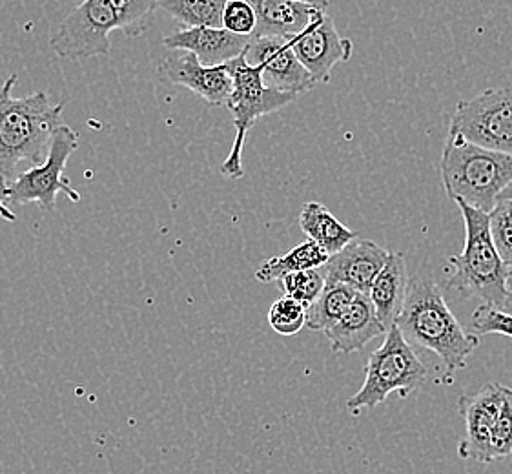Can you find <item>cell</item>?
<instances>
[{"label": "cell", "mask_w": 512, "mask_h": 474, "mask_svg": "<svg viewBox=\"0 0 512 474\" xmlns=\"http://www.w3.org/2000/svg\"><path fill=\"white\" fill-rule=\"evenodd\" d=\"M277 287L283 290L285 296L296 298L310 305L321 296V292L327 287V278L319 268H308V270H299L292 272L281 279H277Z\"/></svg>", "instance_id": "cb8c5ba5"}, {"label": "cell", "mask_w": 512, "mask_h": 474, "mask_svg": "<svg viewBox=\"0 0 512 474\" xmlns=\"http://www.w3.org/2000/svg\"><path fill=\"white\" fill-rule=\"evenodd\" d=\"M113 30H119V19L108 0H82L55 30L50 48L68 61L101 57L110 53Z\"/></svg>", "instance_id": "9c48e42d"}, {"label": "cell", "mask_w": 512, "mask_h": 474, "mask_svg": "<svg viewBox=\"0 0 512 474\" xmlns=\"http://www.w3.org/2000/svg\"><path fill=\"white\" fill-rule=\"evenodd\" d=\"M228 0H161L159 6L181 28L214 26L223 28V13Z\"/></svg>", "instance_id": "7402d4cb"}, {"label": "cell", "mask_w": 512, "mask_h": 474, "mask_svg": "<svg viewBox=\"0 0 512 474\" xmlns=\"http://www.w3.org/2000/svg\"><path fill=\"white\" fill-rule=\"evenodd\" d=\"M389 254V250L379 247L378 243L356 237L347 247L328 259L325 265L327 285L343 283L356 292L370 294V289L379 272L385 267Z\"/></svg>", "instance_id": "5bb4252c"}, {"label": "cell", "mask_w": 512, "mask_h": 474, "mask_svg": "<svg viewBox=\"0 0 512 474\" xmlns=\"http://www.w3.org/2000/svg\"><path fill=\"white\" fill-rule=\"evenodd\" d=\"M268 323L281 336H294L307 323V305L299 299L283 296L268 310Z\"/></svg>", "instance_id": "d4e9b609"}, {"label": "cell", "mask_w": 512, "mask_h": 474, "mask_svg": "<svg viewBox=\"0 0 512 474\" xmlns=\"http://www.w3.org/2000/svg\"><path fill=\"white\" fill-rule=\"evenodd\" d=\"M356 296L358 292L349 285H343V283L327 285L321 292V296L308 305L305 327L314 332H325L330 327H334L349 310Z\"/></svg>", "instance_id": "44dd1931"}, {"label": "cell", "mask_w": 512, "mask_h": 474, "mask_svg": "<svg viewBox=\"0 0 512 474\" xmlns=\"http://www.w3.org/2000/svg\"><path fill=\"white\" fill-rule=\"evenodd\" d=\"M0 219H4L8 223L17 221L15 212H11L8 208V186L6 185H0Z\"/></svg>", "instance_id": "f546056e"}, {"label": "cell", "mask_w": 512, "mask_h": 474, "mask_svg": "<svg viewBox=\"0 0 512 474\" xmlns=\"http://www.w3.org/2000/svg\"><path fill=\"white\" fill-rule=\"evenodd\" d=\"M299 227L307 234L308 239L318 243L327 254L334 256L339 250L354 241L358 234L345 227L338 217L334 216L321 203H307L299 214Z\"/></svg>", "instance_id": "d6986e66"}, {"label": "cell", "mask_w": 512, "mask_h": 474, "mask_svg": "<svg viewBox=\"0 0 512 474\" xmlns=\"http://www.w3.org/2000/svg\"><path fill=\"white\" fill-rule=\"evenodd\" d=\"M507 387L500 383H487L482 391L471 398L460 400V413L465 420L467 436L460 444L461 458H471L480 464L494 462L492 456V429L502 409Z\"/></svg>", "instance_id": "7c38bea8"}, {"label": "cell", "mask_w": 512, "mask_h": 474, "mask_svg": "<svg viewBox=\"0 0 512 474\" xmlns=\"http://www.w3.org/2000/svg\"><path fill=\"white\" fill-rule=\"evenodd\" d=\"M250 42V35H237L225 28L214 26L181 28L163 39L166 48L195 53L205 66H219L236 59L246 52Z\"/></svg>", "instance_id": "9a60e30c"}, {"label": "cell", "mask_w": 512, "mask_h": 474, "mask_svg": "<svg viewBox=\"0 0 512 474\" xmlns=\"http://www.w3.org/2000/svg\"><path fill=\"white\" fill-rule=\"evenodd\" d=\"M297 59L303 62L316 83H330V72L339 62H349L354 44L336 30L325 11L319 10L305 30L288 39Z\"/></svg>", "instance_id": "30bf717a"}, {"label": "cell", "mask_w": 512, "mask_h": 474, "mask_svg": "<svg viewBox=\"0 0 512 474\" xmlns=\"http://www.w3.org/2000/svg\"><path fill=\"white\" fill-rule=\"evenodd\" d=\"M394 325L409 343L434 352L445 367L443 382L451 383L456 372L480 345V336L469 334L449 309L440 285L429 276L410 279L407 299Z\"/></svg>", "instance_id": "6da1fadb"}, {"label": "cell", "mask_w": 512, "mask_h": 474, "mask_svg": "<svg viewBox=\"0 0 512 474\" xmlns=\"http://www.w3.org/2000/svg\"><path fill=\"white\" fill-rule=\"evenodd\" d=\"M441 181L452 201L491 212L512 183V154L494 152L449 132L441 152Z\"/></svg>", "instance_id": "3957f363"}, {"label": "cell", "mask_w": 512, "mask_h": 474, "mask_svg": "<svg viewBox=\"0 0 512 474\" xmlns=\"http://www.w3.org/2000/svg\"><path fill=\"white\" fill-rule=\"evenodd\" d=\"M79 145V135L68 124H59L53 132L50 152L41 165L22 172L8 185V205L37 203L42 212H52L59 194H66L75 203L81 194L64 177V170Z\"/></svg>", "instance_id": "52a82bcc"}, {"label": "cell", "mask_w": 512, "mask_h": 474, "mask_svg": "<svg viewBox=\"0 0 512 474\" xmlns=\"http://www.w3.org/2000/svg\"><path fill=\"white\" fill-rule=\"evenodd\" d=\"M449 132L461 134L474 145L512 154V90L491 88L460 101Z\"/></svg>", "instance_id": "ba28073f"}, {"label": "cell", "mask_w": 512, "mask_h": 474, "mask_svg": "<svg viewBox=\"0 0 512 474\" xmlns=\"http://www.w3.org/2000/svg\"><path fill=\"white\" fill-rule=\"evenodd\" d=\"M469 327H471L472 334H476V336L500 334V336L512 338V314L496 309L489 303H483L472 312Z\"/></svg>", "instance_id": "4316f807"}, {"label": "cell", "mask_w": 512, "mask_h": 474, "mask_svg": "<svg viewBox=\"0 0 512 474\" xmlns=\"http://www.w3.org/2000/svg\"><path fill=\"white\" fill-rule=\"evenodd\" d=\"M19 77L11 73L0 86V185L17 179L19 165H41L66 103L52 104L44 92L11 97Z\"/></svg>", "instance_id": "7a4b0ae2"}, {"label": "cell", "mask_w": 512, "mask_h": 474, "mask_svg": "<svg viewBox=\"0 0 512 474\" xmlns=\"http://www.w3.org/2000/svg\"><path fill=\"white\" fill-rule=\"evenodd\" d=\"M383 334H387V329L379 321L372 299L369 294L361 292H358L343 318L334 327L325 330L332 351L341 354L361 351L369 341L376 340Z\"/></svg>", "instance_id": "2e32d148"}, {"label": "cell", "mask_w": 512, "mask_h": 474, "mask_svg": "<svg viewBox=\"0 0 512 474\" xmlns=\"http://www.w3.org/2000/svg\"><path fill=\"white\" fill-rule=\"evenodd\" d=\"M297 2H305V4H310V6H314V8L323 11L328 8V0H297Z\"/></svg>", "instance_id": "1f68e13d"}, {"label": "cell", "mask_w": 512, "mask_h": 474, "mask_svg": "<svg viewBox=\"0 0 512 474\" xmlns=\"http://www.w3.org/2000/svg\"><path fill=\"white\" fill-rule=\"evenodd\" d=\"M245 57L248 64L261 68L268 86L281 92L301 95L318 84L285 37H252Z\"/></svg>", "instance_id": "8fae6325"}, {"label": "cell", "mask_w": 512, "mask_h": 474, "mask_svg": "<svg viewBox=\"0 0 512 474\" xmlns=\"http://www.w3.org/2000/svg\"><path fill=\"white\" fill-rule=\"evenodd\" d=\"M491 447L494 460L512 456V389L509 387L492 429Z\"/></svg>", "instance_id": "83f0119b"}, {"label": "cell", "mask_w": 512, "mask_h": 474, "mask_svg": "<svg viewBox=\"0 0 512 474\" xmlns=\"http://www.w3.org/2000/svg\"><path fill=\"white\" fill-rule=\"evenodd\" d=\"M179 52V50H175ZM159 73L168 83L185 86L210 106L226 104L234 81L226 64L205 66L192 52L172 53L159 64Z\"/></svg>", "instance_id": "4fadbf2b"}, {"label": "cell", "mask_w": 512, "mask_h": 474, "mask_svg": "<svg viewBox=\"0 0 512 474\" xmlns=\"http://www.w3.org/2000/svg\"><path fill=\"white\" fill-rule=\"evenodd\" d=\"M257 15L254 37L292 39L307 28L318 8L297 0H248ZM323 11V10H321Z\"/></svg>", "instance_id": "e0dca14e"}, {"label": "cell", "mask_w": 512, "mask_h": 474, "mask_svg": "<svg viewBox=\"0 0 512 474\" xmlns=\"http://www.w3.org/2000/svg\"><path fill=\"white\" fill-rule=\"evenodd\" d=\"M509 278H512V270H509Z\"/></svg>", "instance_id": "836d02e7"}, {"label": "cell", "mask_w": 512, "mask_h": 474, "mask_svg": "<svg viewBox=\"0 0 512 474\" xmlns=\"http://www.w3.org/2000/svg\"><path fill=\"white\" fill-rule=\"evenodd\" d=\"M500 199H512V183H511V185L507 186V188H505V190H503L502 196H500ZM500 199H498V201H500Z\"/></svg>", "instance_id": "d6a6232c"}, {"label": "cell", "mask_w": 512, "mask_h": 474, "mask_svg": "<svg viewBox=\"0 0 512 474\" xmlns=\"http://www.w3.org/2000/svg\"><path fill=\"white\" fill-rule=\"evenodd\" d=\"M223 28L237 35L254 37L257 28V15L248 0H228L223 13Z\"/></svg>", "instance_id": "f1b7e54d"}, {"label": "cell", "mask_w": 512, "mask_h": 474, "mask_svg": "<svg viewBox=\"0 0 512 474\" xmlns=\"http://www.w3.org/2000/svg\"><path fill=\"white\" fill-rule=\"evenodd\" d=\"M232 75L234 88L226 101V106L232 114V123L236 128V139L232 143V150L221 165L223 176L230 179H241L245 176L243 170V148H245L246 135L250 128L268 114L294 103L299 95L281 92L274 86H268L263 79V72L259 66H252L246 61L245 53L232 61L225 62Z\"/></svg>", "instance_id": "5b68a950"}, {"label": "cell", "mask_w": 512, "mask_h": 474, "mask_svg": "<svg viewBox=\"0 0 512 474\" xmlns=\"http://www.w3.org/2000/svg\"><path fill=\"white\" fill-rule=\"evenodd\" d=\"M429 372L416 351L412 349L398 325H392L383 345L370 354L365 382L352 398L347 407L352 413L361 409H374L385 402L392 392L407 396L427 382Z\"/></svg>", "instance_id": "8992f818"}, {"label": "cell", "mask_w": 512, "mask_h": 474, "mask_svg": "<svg viewBox=\"0 0 512 474\" xmlns=\"http://www.w3.org/2000/svg\"><path fill=\"white\" fill-rule=\"evenodd\" d=\"M409 283L405 256L401 252H390L389 259L383 270L379 272L369 294L378 312L379 321L387 330L396 323L403 310Z\"/></svg>", "instance_id": "ac0fdd59"}, {"label": "cell", "mask_w": 512, "mask_h": 474, "mask_svg": "<svg viewBox=\"0 0 512 474\" xmlns=\"http://www.w3.org/2000/svg\"><path fill=\"white\" fill-rule=\"evenodd\" d=\"M126 37H141L152 28L161 0H108Z\"/></svg>", "instance_id": "603a6c76"}, {"label": "cell", "mask_w": 512, "mask_h": 474, "mask_svg": "<svg viewBox=\"0 0 512 474\" xmlns=\"http://www.w3.org/2000/svg\"><path fill=\"white\" fill-rule=\"evenodd\" d=\"M456 205L465 221V245L461 254L449 259L454 268L449 287L463 298H478L500 307L509 294V268L494 245L489 212L471 207L465 201H456Z\"/></svg>", "instance_id": "277c9868"}, {"label": "cell", "mask_w": 512, "mask_h": 474, "mask_svg": "<svg viewBox=\"0 0 512 474\" xmlns=\"http://www.w3.org/2000/svg\"><path fill=\"white\" fill-rule=\"evenodd\" d=\"M328 259L330 254H327L312 239H307L305 243H299L292 250H288L287 254L267 259L261 267L257 268L256 279L261 283H270L292 272L325 267Z\"/></svg>", "instance_id": "ffe728a7"}, {"label": "cell", "mask_w": 512, "mask_h": 474, "mask_svg": "<svg viewBox=\"0 0 512 474\" xmlns=\"http://www.w3.org/2000/svg\"><path fill=\"white\" fill-rule=\"evenodd\" d=\"M496 309L503 310V312H507V314H512V290H509V294L503 299L502 305L496 307Z\"/></svg>", "instance_id": "4dcf8cb0"}, {"label": "cell", "mask_w": 512, "mask_h": 474, "mask_svg": "<svg viewBox=\"0 0 512 474\" xmlns=\"http://www.w3.org/2000/svg\"><path fill=\"white\" fill-rule=\"evenodd\" d=\"M491 234L503 263L512 270V199H500L489 212Z\"/></svg>", "instance_id": "484cf974"}]
</instances>
